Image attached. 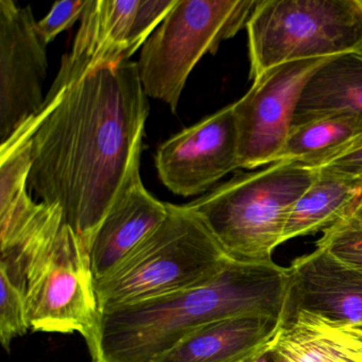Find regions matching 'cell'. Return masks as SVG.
Returning <instances> with one entry per match:
<instances>
[{
  "instance_id": "16",
  "label": "cell",
  "mask_w": 362,
  "mask_h": 362,
  "mask_svg": "<svg viewBox=\"0 0 362 362\" xmlns=\"http://www.w3.org/2000/svg\"><path fill=\"white\" fill-rule=\"evenodd\" d=\"M362 141V116L337 112L292 124L277 162L320 169Z\"/></svg>"
},
{
  "instance_id": "17",
  "label": "cell",
  "mask_w": 362,
  "mask_h": 362,
  "mask_svg": "<svg viewBox=\"0 0 362 362\" xmlns=\"http://www.w3.org/2000/svg\"><path fill=\"white\" fill-rule=\"evenodd\" d=\"M362 194V177H339L319 169L315 181L292 207L281 243L323 232L355 211Z\"/></svg>"
},
{
  "instance_id": "6",
  "label": "cell",
  "mask_w": 362,
  "mask_h": 362,
  "mask_svg": "<svg viewBox=\"0 0 362 362\" xmlns=\"http://www.w3.org/2000/svg\"><path fill=\"white\" fill-rule=\"evenodd\" d=\"M245 28L252 80L285 63L362 54V0H257Z\"/></svg>"
},
{
  "instance_id": "19",
  "label": "cell",
  "mask_w": 362,
  "mask_h": 362,
  "mask_svg": "<svg viewBox=\"0 0 362 362\" xmlns=\"http://www.w3.org/2000/svg\"><path fill=\"white\" fill-rule=\"evenodd\" d=\"M322 233L317 247L362 270V214L354 211Z\"/></svg>"
},
{
  "instance_id": "20",
  "label": "cell",
  "mask_w": 362,
  "mask_h": 362,
  "mask_svg": "<svg viewBox=\"0 0 362 362\" xmlns=\"http://www.w3.org/2000/svg\"><path fill=\"white\" fill-rule=\"evenodd\" d=\"M29 329L26 296L6 275L0 274V342L7 353L12 341L24 336Z\"/></svg>"
},
{
  "instance_id": "21",
  "label": "cell",
  "mask_w": 362,
  "mask_h": 362,
  "mask_svg": "<svg viewBox=\"0 0 362 362\" xmlns=\"http://www.w3.org/2000/svg\"><path fill=\"white\" fill-rule=\"evenodd\" d=\"M88 0H64L54 4L49 13L37 22V33L46 45L81 18Z\"/></svg>"
},
{
  "instance_id": "14",
  "label": "cell",
  "mask_w": 362,
  "mask_h": 362,
  "mask_svg": "<svg viewBox=\"0 0 362 362\" xmlns=\"http://www.w3.org/2000/svg\"><path fill=\"white\" fill-rule=\"evenodd\" d=\"M266 355L272 362H362V323L288 313Z\"/></svg>"
},
{
  "instance_id": "10",
  "label": "cell",
  "mask_w": 362,
  "mask_h": 362,
  "mask_svg": "<svg viewBox=\"0 0 362 362\" xmlns=\"http://www.w3.org/2000/svg\"><path fill=\"white\" fill-rule=\"evenodd\" d=\"M30 6L0 0V144L43 109L46 44Z\"/></svg>"
},
{
  "instance_id": "12",
  "label": "cell",
  "mask_w": 362,
  "mask_h": 362,
  "mask_svg": "<svg viewBox=\"0 0 362 362\" xmlns=\"http://www.w3.org/2000/svg\"><path fill=\"white\" fill-rule=\"evenodd\" d=\"M287 269L286 315L305 310L337 321L362 323V270L321 247L296 258Z\"/></svg>"
},
{
  "instance_id": "8",
  "label": "cell",
  "mask_w": 362,
  "mask_h": 362,
  "mask_svg": "<svg viewBox=\"0 0 362 362\" xmlns=\"http://www.w3.org/2000/svg\"><path fill=\"white\" fill-rule=\"evenodd\" d=\"M177 0H88L73 47L45 98H52L103 65L130 61Z\"/></svg>"
},
{
  "instance_id": "22",
  "label": "cell",
  "mask_w": 362,
  "mask_h": 362,
  "mask_svg": "<svg viewBox=\"0 0 362 362\" xmlns=\"http://www.w3.org/2000/svg\"><path fill=\"white\" fill-rule=\"evenodd\" d=\"M320 169L339 177L360 179L362 177V146L340 154Z\"/></svg>"
},
{
  "instance_id": "23",
  "label": "cell",
  "mask_w": 362,
  "mask_h": 362,
  "mask_svg": "<svg viewBox=\"0 0 362 362\" xmlns=\"http://www.w3.org/2000/svg\"><path fill=\"white\" fill-rule=\"evenodd\" d=\"M356 211V213L362 214V194L361 196H360L359 201H358L357 206H356L355 211Z\"/></svg>"
},
{
  "instance_id": "9",
  "label": "cell",
  "mask_w": 362,
  "mask_h": 362,
  "mask_svg": "<svg viewBox=\"0 0 362 362\" xmlns=\"http://www.w3.org/2000/svg\"><path fill=\"white\" fill-rule=\"evenodd\" d=\"M330 59L294 61L273 67L253 80L247 94L233 103L240 168L275 163L291 130L305 86Z\"/></svg>"
},
{
  "instance_id": "11",
  "label": "cell",
  "mask_w": 362,
  "mask_h": 362,
  "mask_svg": "<svg viewBox=\"0 0 362 362\" xmlns=\"http://www.w3.org/2000/svg\"><path fill=\"white\" fill-rule=\"evenodd\" d=\"M160 182L181 197L205 194L239 167L233 105L203 118L160 144L156 153Z\"/></svg>"
},
{
  "instance_id": "13",
  "label": "cell",
  "mask_w": 362,
  "mask_h": 362,
  "mask_svg": "<svg viewBox=\"0 0 362 362\" xmlns=\"http://www.w3.org/2000/svg\"><path fill=\"white\" fill-rule=\"evenodd\" d=\"M167 216L168 203L146 189L135 167L93 239L88 255L95 281L113 272Z\"/></svg>"
},
{
  "instance_id": "2",
  "label": "cell",
  "mask_w": 362,
  "mask_h": 362,
  "mask_svg": "<svg viewBox=\"0 0 362 362\" xmlns=\"http://www.w3.org/2000/svg\"><path fill=\"white\" fill-rule=\"evenodd\" d=\"M288 294L287 268L234 260L203 285L101 310L86 342L92 362H152L211 322L247 315L284 321Z\"/></svg>"
},
{
  "instance_id": "5",
  "label": "cell",
  "mask_w": 362,
  "mask_h": 362,
  "mask_svg": "<svg viewBox=\"0 0 362 362\" xmlns=\"http://www.w3.org/2000/svg\"><path fill=\"white\" fill-rule=\"evenodd\" d=\"M234 262L187 205L168 203L166 220L107 276L95 281L99 309L203 285Z\"/></svg>"
},
{
  "instance_id": "18",
  "label": "cell",
  "mask_w": 362,
  "mask_h": 362,
  "mask_svg": "<svg viewBox=\"0 0 362 362\" xmlns=\"http://www.w3.org/2000/svg\"><path fill=\"white\" fill-rule=\"evenodd\" d=\"M337 112L362 116V54L334 57L320 67L303 90L292 124Z\"/></svg>"
},
{
  "instance_id": "15",
  "label": "cell",
  "mask_w": 362,
  "mask_h": 362,
  "mask_svg": "<svg viewBox=\"0 0 362 362\" xmlns=\"http://www.w3.org/2000/svg\"><path fill=\"white\" fill-rule=\"evenodd\" d=\"M281 320L230 317L197 328L152 362H253L264 355Z\"/></svg>"
},
{
  "instance_id": "7",
  "label": "cell",
  "mask_w": 362,
  "mask_h": 362,
  "mask_svg": "<svg viewBox=\"0 0 362 362\" xmlns=\"http://www.w3.org/2000/svg\"><path fill=\"white\" fill-rule=\"evenodd\" d=\"M257 0H177L141 47L137 62L147 97L175 113L192 69L247 27Z\"/></svg>"
},
{
  "instance_id": "4",
  "label": "cell",
  "mask_w": 362,
  "mask_h": 362,
  "mask_svg": "<svg viewBox=\"0 0 362 362\" xmlns=\"http://www.w3.org/2000/svg\"><path fill=\"white\" fill-rule=\"evenodd\" d=\"M317 175L319 169L273 163L262 170L238 173L186 205L233 260L271 264L292 207Z\"/></svg>"
},
{
  "instance_id": "1",
  "label": "cell",
  "mask_w": 362,
  "mask_h": 362,
  "mask_svg": "<svg viewBox=\"0 0 362 362\" xmlns=\"http://www.w3.org/2000/svg\"><path fill=\"white\" fill-rule=\"evenodd\" d=\"M147 95L132 61L93 69L45 98L43 109L8 141H30L28 187L62 209L86 253L141 164Z\"/></svg>"
},
{
  "instance_id": "3",
  "label": "cell",
  "mask_w": 362,
  "mask_h": 362,
  "mask_svg": "<svg viewBox=\"0 0 362 362\" xmlns=\"http://www.w3.org/2000/svg\"><path fill=\"white\" fill-rule=\"evenodd\" d=\"M0 274L24 291L33 332H79L86 341L94 334L100 309L90 255L58 205L42 203L0 243Z\"/></svg>"
}]
</instances>
